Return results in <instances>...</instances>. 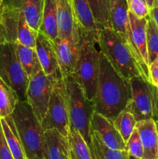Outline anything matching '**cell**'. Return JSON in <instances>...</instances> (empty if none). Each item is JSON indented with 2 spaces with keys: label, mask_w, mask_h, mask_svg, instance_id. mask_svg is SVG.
Instances as JSON below:
<instances>
[{
  "label": "cell",
  "mask_w": 158,
  "mask_h": 159,
  "mask_svg": "<svg viewBox=\"0 0 158 159\" xmlns=\"http://www.w3.org/2000/svg\"><path fill=\"white\" fill-rule=\"evenodd\" d=\"M70 147L77 159H92L91 149L85 140L74 127L70 125L68 136Z\"/></svg>",
  "instance_id": "25"
},
{
  "label": "cell",
  "mask_w": 158,
  "mask_h": 159,
  "mask_svg": "<svg viewBox=\"0 0 158 159\" xmlns=\"http://www.w3.org/2000/svg\"><path fill=\"white\" fill-rule=\"evenodd\" d=\"M156 111H157L158 114V88L156 87Z\"/></svg>",
  "instance_id": "39"
},
{
  "label": "cell",
  "mask_w": 158,
  "mask_h": 159,
  "mask_svg": "<svg viewBox=\"0 0 158 159\" xmlns=\"http://www.w3.org/2000/svg\"><path fill=\"white\" fill-rule=\"evenodd\" d=\"M39 32L43 33L53 41L58 37L56 0H44L43 18Z\"/></svg>",
  "instance_id": "22"
},
{
  "label": "cell",
  "mask_w": 158,
  "mask_h": 159,
  "mask_svg": "<svg viewBox=\"0 0 158 159\" xmlns=\"http://www.w3.org/2000/svg\"><path fill=\"white\" fill-rule=\"evenodd\" d=\"M131 98L125 110L134 116L136 121L153 119L158 120L156 107V86L143 76L129 79Z\"/></svg>",
  "instance_id": "6"
},
{
  "label": "cell",
  "mask_w": 158,
  "mask_h": 159,
  "mask_svg": "<svg viewBox=\"0 0 158 159\" xmlns=\"http://www.w3.org/2000/svg\"><path fill=\"white\" fill-rule=\"evenodd\" d=\"M43 155L45 159H71L68 138L56 129L45 130Z\"/></svg>",
  "instance_id": "15"
},
{
  "label": "cell",
  "mask_w": 158,
  "mask_h": 159,
  "mask_svg": "<svg viewBox=\"0 0 158 159\" xmlns=\"http://www.w3.org/2000/svg\"><path fill=\"white\" fill-rule=\"evenodd\" d=\"M43 159H45V158H43Z\"/></svg>",
  "instance_id": "44"
},
{
  "label": "cell",
  "mask_w": 158,
  "mask_h": 159,
  "mask_svg": "<svg viewBox=\"0 0 158 159\" xmlns=\"http://www.w3.org/2000/svg\"><path fill=\"white\" fill-rule=\"evenodd\" d=\"M60 74L63 79L72 75L79 55V43L57 37L54 41Z\"/></svg>",
  "instance_id": "14"
},
{
  "label": "cell",
  "mask_w": 158,
  "mask_h": 159,
  "mask_svg": "<svg viewBox=\"0 0 158 159\" xmlns=\"http://www.w3.org/2000/svg\"><path fill=\"white\" fill-rule=\"evenodd\" d=\"M88 2L99 30L111 28L109 20L110 0H88Z\"/></svg>",
  "instance_id": "26"
},
{
  "label": "cell",
  "mask_w": 158,
  "mask_h": 159,
  "mask_svg": "<svg viewBox=\"0 0 158 159\" xmlns=\"http://www.w3.org/2000/svg\"><path fill=\"white\" fill-rule=\"evenodd\" d=\"M90 149H91V156H92V159H99V157H98L97 153H96V151L94 149V147L93 146L92 143L89 145Z\"/></svg>",
  "instance_id": "38"
},
{
  "label": "cell",
  "mask_w": 158,
  "mask_h": 159,
  "mask_svg": "<svg viewBox=\"0 0 158 159\" xmlns=\"http://www.w3.org/2000/svg\"><path fill=\"white\" fill-rule=\"evenodd\" d=\"M35 49L43 72L55 79H63L59 68L54 41L43 33L38 32Z\"/></svg>",
  "instance_id": "13"
},
{
  "label": "cell",
  "mask_w": 158,
  "mask_h": 159,
  "mask_svg": "<svg viewBox=\"0 0 158 159\" xmlns=\"http://www.w3.org/2000/svg\"><path fill=\"white\" fill-rule=\"evenodd\" d=\"M15 54L28 79L41 71L42 68L35 48H29L19 43H14Z\"/></svg>",
  "instance_id": "21"
},
{
  "label": "cell",
  "mask_w": 158,
  "mask_h": 159,
  "mask_svg": "<svg viewBox=\"0 0 158 159\" xmlns=\"http://www.w3.org/2000/svg\"><path fill=\"white\" fill-rule=\"evenodd\" d=\"M98 45L101 52L122 77L129 80L136 76L146 79L127 39L112 28L98 30Z\"/></svg>",
  "instance_id": "2"
},
{
  "label": "cell",
  "mask_w": 158,
  "mask_h": 159,
  "mask_svg": "<svg viewBox=\"0 0 158 159\" xmlns=\"http://www.w3.org/2000/svg\"><path fill=\"white\" fill-rule=\"evenodd\" d=\"M73 9L81 26L91 32H97L99 27L93 17L88 0H71Z\"/></svg>",
  "instance_id": "23"
},
{
  "label": "cell",
  "mask_w": 158,
  "mask_h": 159,
  "mask_svg": "<svg viewBox=\"0 0 158 159\" xmlns=\"http://www.w3.org/2000/svg\"><path fill=\"white\" fill-rule=\"evenodd\" d=\"M45 130L56 129L68 138L70 130L68 98L64 79L55 80L48 108L41 122Z\"/></svg>",
  "instance_id": "8"
},
{
  "label": "cell",
  "mask_w": 158,
  "mask_h": 159,
  "mask_svg": "<svg viewBox=\"0 0 158 159\" xmlns=\"http://www.w3.org/2000/svg\"><path fill=\"white\" fill-rule=\"evenodd\" d=\"M125 145H126V151L128 152L129 155L136 157V158H143V148L142 142H141L139 132L136 127L134 129L127 142L125 143Z\"/></svg>",
  "instance_id": "30"
},
{
  "label": "cell",
  "mask_w": 158,
  "mask_h": 159,
  "mask_svg": "<svg viewBox=\"0 0 158 159\" xmlns=\"http://www.w3.org/2000/svg\"><path fill=\"white\" fill-rule=\"evenodd\" d=\"M129 11L138 18H147L150 9L144 0H126Z\"/></svg>",
  "instance_id": "32"
},
{
  "label": "cell",
  "mask_w": 158,
  "mask_h": 159,
  "mask_svg": "<svg viewBox=\"0 0 158 159\" xmlns=\"http://www.w3.org/2000/svg\"><path fill=\"white\" fill-rule=\"evenodd\" d=\"M156 124H157V128H158V120L156 121Z\"/></svg>",
  "instance_id": "43"
},
{
  "label": "cell",
  "mask_w": 158,
  "mask_h": 159,
  "mask_svg": "<svg viewBox=\"0 0 158 159\" xmlns=\"http://www.w3.org/2000/svg\"><path fill=\"white\" fill-rule=\"evenodd\" d=\"M18 102L15 91L0 78V118L11 116Z\"/></svg>",
  "instance_id": "24"
},
{
  "label": "cell",
  "mask_w": 158,
  "mask_h": 159,
  "mask_svg": "<svg viewBox=\"0 0 158 159\" xmlns=\"http://www.w3.org/2000/svg\"><path fill=\"white\" fill-rule=\"evenodd\" d=\"M4 0H0V16H1L2 13L3 11V7H4Z\"/></svg>",
  "instance_id": "40"
},
{
  "label": "cell",
  "mask_w": 158,
  "mask_h": 159,
  "mask_svg": "<svg viewBox=\"0 0 158 159\" xmlns=\"http://www.w3.org/2000/svg\"><path fill=\"white\" fill-rule=\"evenodd\" d=\"M70 125L80 132L88 145L91 144V121L94 113L93 100L85 96L81 85L71 75L64 78Z\"/></svg>",
  "instance_id": "5"
},
{
  "label": "cell",
  "mask_w": 158,
  "mask_h": 159,
  "mask_svg": "<svg viewBox=\"0 0 158 159\" xmlns=\"http://www.w3.org/2000/svg\"><path fill=\"white\" fill-rule=\"evenodd\" d=\"M20 12V7L12 0L4 4L0 16V37L6 41L16 43Z\"/></svg>",
  "instance_id": "17"
},
{
  "label": "cell",
  "mask_w": 158,
  "mask_h": 159,
  "mask_svg": "<svg viewBox=\"0 0 158 159\" xmlns=\"http://www.w3.org/2000/svg\"><path fill=\"white\" fill-rule=\"evenodd\" d=\"M0 159H14L3 134L0 121Z\"/></svg>",
  "instance_id": "33"
},
{
  "label": "cell",
  "mask_w": 158,
  "mask_h": 159,
  "mask_svg": "<svg viewBox=\"0 0 158 159\" xmlns=\"http://www.w3.org/2000/svg\"><path fill=\"white\" fill-rule=\"evenodd\" d=\"M148 18H138L129 11L127 40L134 52L146 79L150 81L149 60L147 44V26Z\"/></svg>",
  "instance_id": "10"
},
{
  "label": "cell",
  "mask_w": 158,
  "mask_h": 159,
  "mask_svg": "<svg viewBox=\"0 0 158 159\" xmlns=\"http://www.w3.org/2000/svg\"><path fill=\"white\" fill-rule=\"evenodd\" d=\"M149 75L150 83L158 88V57L149 65Z\"/></svg>",
  "instance_id": "34"
},
{
  "label": "cell",
  "mask_w": 158,
  "mask_h": 159,
  "mask_svg": "<svg viewBox=\"0 0 158 159\" xmlns=\"http://www.w3.org/2000/svg\"><path fill=\"white\" fill-rule=\"evenodd\" d=\"M150 16L153 19L158 27V6L153 8L150 11Z\"/></svg>",
  "instance_id": "35"
},
{
  "label": "cell",
  "mask_w": 158,
  "mask_h": 159,
  "mask_svg": "<svg viewBox=\"0 0 158 159\" xmlns=\"http://www.w3.org/2000/svg\"><path fill=\"white\" fill-rule=\"evenodd\" d=\"M55 80L57 79L52 76L46 75L43 70L29 79L26 89V101L40 122L44 118L47 110Z\"/></svg>",
  "instance_id": "9"
},
{
  "label": "cell",
  "mask_w": 158,
  "mask_h": 159,
  "mask_svg": "<svg viewBox=\"0 0 158 159\" xmlns=\"http://www.w3.org/2000/svg\"><path fill=\"white\" fill-rule=\"evenodd\" d=\"M109 20L112 29L127 39L129 8L126 0H110Z\"/></svg>",
  "instance_id": "18"
},
{
  "label": "cell",
  "mask_w": 158,
  "mask_h": 159,
  "mask_svg": "<svg viewBox=\"0 0 158 159\" xmlns=\"http://www.w3.org/2000/svg\"><path fill=\"white\" fill-rule=\"evenodd\" d=\"M0 78L16 93L20 101H26L28 79L15 54L13 43L0 37Z\"/></svg>",
  "instance_id": "7"
},
{
  "label": "cell",
  "mask_w": 158,
  "mask_h": 159,
  "mask_svg": "<svg viewBox=\"0 0 158 159\" xmlns=\"http://www.w3.org/2000/svg\"><path fill=\"white\" fill-rule=\"evenodd\" d=\"M129 159H143V158H136V157H133L129 155Z\"/></svg>",
  "instance_id": "42"
},
{
  "label": "cell",
  "mask_w": 158,
  "mask_h": 159,
  "mask_svg": "<svg viewBox=\"0 0 158 159\" xmlns=\"http://www.w3.org/2000/svg\"><path fill=\"white\" fill-rule=\"evenodd\" d=\"M79 55L74 73L71 76L81 85L85 96L91 100L94 98L99 67L98 51V31L87 30L79 24Z\"/></svg>",
  "instance_id": "3"
},
{
  "label": "cell",
  "mask_w": 158,
  "mask_h": 159,
  "mask_svg": "<svg viewBox=\"0 0 158 159\" xmlns=\"http://www.w3.org/2000/svg\"><path fill=\"white\" fill-rule=\"evenodd\" d=\"M150 9L158 6V0H144Z\"/></svg>",
  "instance_id": "37"
},
{
  "label": "cell",
  "mask_w": 158,
  "mask_h": 159,
  "mask_svg": "<svg viewBox=\"0 0 158 159\" xmlns=\"http://www.w3.org/2000/svg\"><path fill=\"white\" fill-rule=\"evenodd\" d=\"M3 134L14 159H27L12 116L0 118Z\"/></svg>",
  "instance_id": "20"
},
{
  "label": "cell",
  "mask_w": 158,
  "mask_h": 159,
  "mask_svg": "<svg viewBox=\"0 0 158 159\" xmlns=\"http://www.w3.org/2000/svg\"><path fill=\"white\" fill-rule=\"evenodd\" d=\"M103 155L105 159H129V155L126 150H115L106 147L94 134H91Z\"/></svg>",
  "instance_id": "31"
},
{
  "label": "cell",
  "mask_w": 158,
  "mask_h": 159,
  "mask_svg": "<svg viewBox=\"0 0 158 159\" xmlns=\"http://www.w3.org/2000/svg\"><path fill=\"white\" fill-rule=\"evenodd\" d=\"M71 159H77L75 157V155H74V154L73 153V152H72V151H71Z\"/></svg>",
  "instance_id": "41"
},
{
  "label": "cell",
  "mask_w": 158,
  "mask_h": 159,
  "mask_svg": "<svg viewBox=\"0 0 158 159\" xmlns=\"http://www.w3.org/2000/svg\"><path fill=\"white\" fill-rule=\"evenodd\" d=\"M58 37L78 43L79 23L73 9L71 0H56Z\"/></svg>",
  "instance_id": "12"
},
{
  "label": "cell",
  "mask_w": 158,
  "mask_h": 159,
  "mask_svg": "<svg viewBox=\"0 0 158 159\" xmlns=\"http://www.w3.org/2000/svg\"><path fill=\"white\" fill-rule=\"evenodd\" d=\"M143 148V159H158V128L153 119L137 121L136 125Z\"/></svg>",
  "instance_id": "16"
},
{
  "label": "cell",
  "mask_w": 158,
  "mask_h": 159,
  "mask_svg": "<svg viewBox=\"0 0 158 159\" xmlns=\"http://www.w3.org/2000/svg\"><path fill=\"white\" fill-rule=\"evenodd\" d=\"M91 133L94 134L109 148L126 150L125 142L115 127L113 120L95 111L91 118Z\"/></svg>",
  "instance_id": "11"
},
{
  "label": "cell",
  "mask_w": 158,
  "mask_h": 159,
  "mask_svg": "<svg viewBox=\"0 0 158 159\" xmlns=\"http://www.w3.org/2000/svg\"><path fill=\"white\" fill-rule=\"evenodd\" d=\"M21 9L28 24L35 30H40L43 18L44 0H12Z\"/></svg>",
  "instance_id": "19"
},
{
  "label": "cell",
  "mask_w": 158,
  "mask_h": 159,
  "mask_svg": "<svg viewBox=\"0 0 158 159\" xmlns=\"http://www.w3.org/2000/svg\"><path fill=\"white\" fill-rule=\"evenodd\" d=\"M91 143H92L93 146H94V149H95L96 153H97L99 158V159H105V158H104V156H103V155H102V152H101L100 149H99V146H98L97 143H96L95 139H94V138L92 136V135H91Z\"/></svg>",
  "instance_id": "36"
},
{
  "label": "cell",
  "mask_w": 158,
  "mask_h": 159,
  "mask_svg": "<svg viewBox=\"0 0 158 159\" xmlns=\"http://www.w3.org/2000/svg\"><path fill=\"white\" fill-rule=\"evenodd\" d=\"M130 98L129 80L122 77L100 51L97 86L93 99L94 111L114 120L125 110Z\"/></svg>",
  "instance_id": "1"
},
{
  "label": "cell",
  "mask_w": 158,
  "mask_h": 159,
  "mask_svg": "<svg viewBox=\"0 0 158 159\" xmlns=\"http://www.w3.org/2000/svg\"><path fill=\"white\" fill-rule=\"evenodd\" d=\"M27 159H43L45 130L27 101H20L12 113Z\"/></svg>",
  "instance_id": "4"
},
{
  "label": "cell",
  "mask_w": 158,
  "mask_h": 159,
  "mask_svg": "<svg viewBox=\"0 0 158 159\" xmlns=\"http://www.w3.org/2000/svg\"><path fill=\"white\" fill-rule=\"evenodd\" d=\"M147 44L150 65L151 62L158 57V27L150 16L147 26Z\"/></svg>",
  "instance_id": "29"
},
{
  "label": "cell",
  "mask_w": 158,
  "mask_h": 159,
  "mask_svg": "<svg viewBox=\"0 0 158 159\" xmlns=\"http://www.w3.org/2000/svg\"><path fill=\"white\" fill-rule=\"evenodd\" d=\"M136 122L134 116L126 110L121 111L113 120L115 127L125 143L136 128Z\"/></svg>",
  "instance_id": "27"
},
{
  "label": "cell",
  "mask_w": 158,
  "mask_h": 159,
  "mask_svg": "<svg viewBox=\"0 0 158 159\" xmlns=\"http://www.w3.org/2000/svg\"><path fill=\"white\" fill-rule=\"evenodd\" d=\"M38 31L33 29L27 23L23 12H20L19 20L18 34H17L16 43H20L29 48H35Z\"/></svg>",
  "instance_id": "28"
}]
</instances>
